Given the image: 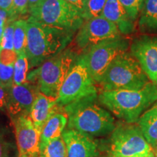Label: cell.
<instances>
[{
	"mask_svg": "<svg viewBox=\"0 0 157 157\" xmlns=\"http://www.w3.org/2000/svg\"><path fill=\"white\" fill-rule=\"evenodd\" d=\"M129 45L128 39L119 35L102 41L78 57L97 84L111 62L119 55L127 52Z\"/></svg>",
	"mask_w": 157,
	"mask_h": 157,
	"instance_id": "obj_7",
	"label": "cell"
},
{
	"mask_svg": "<svg viewBox=\"0 0 157 157\" xmlns=\"http://www.w3.org/2000/svg\"><path fill=\"white\" fill-rule=\"evenodd\" d=\"M27 20L19 19L15 22L13 44L14 50L17 55L25 52L27 44Z\"/></svg>",
	"mask_w": 157,
	"mask_h": 157,
	"instance_id": "obj_20",
	"label": "cell"
},
{
	"mask_svg": "<svg viewBox=\"0 0 157 157\" xmlns=\"http://www.w3.org/2000/svg\"><path fill=\"white\" fill-rule=\"evenodd\" d=\"M105 157H156L155 156V153L154 151L149 153L148 154H146V155H140V156H110V155H108L107 156Z\"/></svg>",
	"mask_w": 157,
	"mask_h": 157,
	"instance_id": "obj_33",
	"label": "cell"
},
{
	"mask_svg": "<svg viewBox=\"0 0 157 157\" xmlns=\"http://www.w3.org/2000/svg\"><path fill=\"white\" fill-rule=\"evenodd\" d=\"M156 86H157V79H156Z\"/></svg>",
	"mask_w": 157,
	"mask_h": 157,
	"instance_id": "obj_37",
	"label": "cell"
},
{
	"mask_svg": "<svg viewBox=\"0 0 157 157\" xmlns=\"http://www.w3.org/2000/svg\"><path fill=\"white\" fill-rule=\"evenodd\" d=\"M138 25L143 33L157 32V0H145Z\"/></svg>",
	"mask_w": 157,
	"mask_h": 157,
	"instance_id": "obj_19",
	"label": "cell"
},
{
	"mask_svg": "<svg viewBox=\"0 0 157 157\" xmlns=\"http://www.w3.org/2000/svg\"><path fill=\"white\" fill-rule=\"evenodd\" d=\"M105 2L106 0H87L83 13L84 21L101 16Z\"/></svg>",
	"mask_w": 157,
	"mask_h": 157,
	"instance_id": "obj_23",
	"label": "cell"
},
{
	"mask_svg": "<svg viewBox=\"0 0 157 157\" xmlns=\"http://www.w3.org/2000/svg\"><path fill=\"white\" fill-rule=\"evenodd\" d=\"M137 124L154 151L157 149V101L140 116Z\"/></svg>",
	"mask_w": 157,
	"mask_h": 157,
	"instance_id": "obj_18",
	"label": "cell"
},
{
	"mask_svg": "<svg viewBox=\"0 0 157 157\" xmlns=\"http://www.w3.org/2000/svg\"><path fill=\"white\" fill-rule=\"evenodd\" d=\"M17 58V54L14 50L0 49V63L5 66H14Z\"/></svg>",
	"mask_w": 157,
	"mask_h": 157,
	"instance_id": "obj_29",
	"label": "cell"
},
{
	"mask_svg": "<svg viewBox=\"0 0 157 157\" xmlns=\"http://www.w3.org/2000/svg\"><path fill=\"white\" fill-rule=\"evenodd\" d=\"M29 69V62L26 53L22 52L17 55V60L14 65L13 84L20 85L26 82Z\"/></svg>",
	"mask_w": 157,
	"mask_h": 157,
	"instance_id": "obj_21",
	"label": "cell"
},
{
	"mask_svg": "<svg viewBox=\"0 0 157 157\" xmlns=\"http://www.w3.org/2000/svg\"><path fill=\"white\" fill-rule=\"evenodd\" d=\"M15 22L6 23L2 38L0 43V49L14 50L13 36H14Z\"/></svg>",
	"mask_w": 157,
	"mask_h": 157,
	"instance_id": "obj_26",
	"label": "cell"
},
{
	"mask_svg": "<svg viewBox=\"0 0 157 157\" xmlns=\"http://www.w3.org/2000/svg\"><path fill=\"white\" fill-rule=\"evenodd\" d=\"M94 95H98L97 84L82 59L77 57L60 88L57 104L63 108L78 100Z\"/></svg>",
	"mask_w": 157,
	"mask_h": 157,
	"instance_id": "obj_9",
	"label": "cell"
},
{
	"mask_svg": "<svg viewBox=\"0 0 157 157\" xmlns=\"http://www.w3.org/2000/svg\"><path fill=\"white\" fill-rule=\"evenodd\" d=\"M40 157H68L66 143L62 136L51 140L41 150Z\"/></svg>",
	"mask_w": 157,
	"mask_h": 157,
	"instance_id": "obj_22",
	"label": "cell"
},
{
	"mask_svg": "<svg viewBox=\"0 0 157 157\" xmlns=\"http://www.w3.org/2000/svg\"><path fill=\"white\" fill-rule=\"evenodd\" d=\"M13 0H0V9L10 12L13 6Z\"/></svg>",
	"mask_w": 157,
	"mask_h": 157,
	"instance_id": "obj_32",
	"label": "cell"
},
{
	"mask_svg": "<svg viewBox=\"0 0 157 157\" xmlns=\"http://www.w3.org/2000/svg\"><path fill=\"white\" fill-rule=\"evenodd\" d=\"M134 56L150 81L157 79V36H143L135 39L130 45Z\"/></svg>",
	"mask_w": 157,
	"mask_h": 157,
	"instance_id": "obj_12",
	"label": "cell"
},
{
	"mask_svg": "<svg viewBox=\"0 0 157 157\" xmlns=\"http://www.w3.org/2000/svg\"><path fill=\"white\" fill-rule=\"evenodd\" d=\"M9 14L10 21L8 23L15 22L21 19L20 17L29 14V0H13V6Z\"/></svg>",
	"mask_w": 157,
	"mask_h": 157,
	"instance_id": "obj_24",
	"label": "cell"
},
{
	"mask_svg": "<svg viewBox=\"0 0 157 157\" xmlns=\"http://www.w3.org/2000/svg\"><path fill=\"white\" fill-rule=\"evenodd\" d=\"M98 99L124 122L136 123L140 116L157 101V86L149 82L140 89L101 91Z\"/></svg>",
	"mask_w": 157,
	"mask_h": 157,
	"instance_id": "obj_1",
	"label": "cell"
},
{
	"mask_svg": "<svg viewBox=\"0 0 157 157\" xmlns=\"http://www.w3.org/2000/svg\"><path fill=\"white\" fill-rule=\"evenodd\" d=\"M65 1L67 2L68 4H70L73 7H76L82 13V16H83V13L84 12V10H85L86 4H87V0H65Z\"/></svg>",
	"mask_w": 157,
	"mask_h": 157,
	"instance_id": "obj_31",
	"label": "cell"
},
{
	"mask_svg": "<svg viewBox=\"0 0 157 157\" xmlns=\"http://www.w3.org/2000/svg\"><path fill=\"white\" fill-rule=\"evenodd\" d=\"M58 108L57 99L39 92L29 113V117L39 132H42L44 124Z\"/></svg>",
	"mask_w": 157,
	"mask_h": 157,
	"instance_id": "obj_16",
	"label": "cell"
},
{
	"mask_svg": "<svg viewBox=\"0 0 157 157\" xmlns=\"http://www.w3.org/2000/svg\"><path fill=\"white\" fill-rule=\"evenodd\" d=\"M119 35L120 31L114 23L100 16L85 21L68 48L78 57L102 41Z\"/></svg>",
	"mask_w": 157,
	"mask_h": 157,
	"instance_id": "obj_10",
	"label": "cell"
},
{
	"mask_svg": "<svg viewBox=\"0 0 157 157\" xmlns=\"http://www.w3.org/2000/svg\"><path fill=\"white\" fill-rule=\"evenodd\" d=\"M36 84L27 80L24 84H13L10 88L6 109L12 117L21 115H29L31 106L39 93Z\"/></svg>",
	"mask_w": 157,
	"mask_h": 157,
	"instance_id": "obj_13",
	"label": "cell"
},
{
	"mask_svg": "<svg viewBox=\"0 0 157 157\" xmlns=\"http://www.w3.org/2000/svg\"><path fill=\"white\" fill-rule=\"evenodd\" d=\"M98 97V95L88 96L63 107L68 115V129L93 137L113 132L116 127L114 118L96 103Z\"/></svg>",
	"mask_w": 157,
	"mask_h": 157,
	"instance_id": "obj_3",
	"label": "cell"
},
{
	"mask_svg": "<svg viewBox=\"0 0 157 157\" xmlns=\"http://www.w3.org/2000/svg\"><path fill=\"white\" fill-rule=\"evenodd\" d=\"M27 21L25 53L30 69L38 67L47 60L63 51L73 40L74 31L33 21Z\"/></svg>",
	"mask_w": 157,
	"mask_h": 157,
	"instance_id": "obj_2",
	"label": "cell"
},
{
	"mask_svg": "<svg viewBox=\"0 0 157 157\" xmlns=\"http://www.w3.org/2000/svg\"><path fill=\"white\" fill-rule=\"evenodd\" d=\"M109 155L133 156L148 154L154 149L135 123H119L111 133Z\"/></svg>",
	"mask_w": 157,
	"mask_h": 157,
	"instance_id": "obj_8",
	"label": "cell"
},
{
	"mask_svg": "<svg viewBox=\"0 0 157 157\" xmlns=\"http://www.w3.org/2000/svg\"><path fill=\"white\" fill-rule=\"evenodd\" d=\"M101 16L114 23L123 35H129L135 30V21L129 16L119 0H106Z\"/></svg>",
	"mask_w": 157,
	"mask_h": 157,
	"instance_id": "obj_15",
	"label": "cell"
},
{
	"mask_svg": "<svg viewBox=\"0 0 157 157\" xmlns=\"http://www.w3.org/2000/svg\"><path fill=\"white\" fill-rule=\"evenodd\" d=\"M77 56L67 47L28 74L27 80L38 86L39 91L57 99L60 88Z\"/></svg>",
	"mask_w": 157,
	"mask_h": 157,
	"instance_id": "obj_5",
	"label": "cell"
},
{
	"mask_svg": "<svg viewBox=\"0 0 157 157\" xmlns=\"http://www.w3.org/2000/svg\"><path fill=\"white\" fill-rule=\"evenodd\" d=\"M13 121L18 157H40L41 132L29 115L18 116Z\"/></svg>",
	"mask_w": 157,
	"mask_h": 157,
	"instance_id": "obj_11",
	"label": "cell"
},
{
	"mask_svg": "<svg viewBox=\"0 0 157 157\" xmlns=\"http://www.w3.org/2000/svg\"><path fill=\"white\" fill-rule=\"evenodd\" d=\"M10 88V87H6L2 85H0V109L6 108Z\"/></svg>",
	"mask_w": 157,
	"mask_h": 157,
	"instance_id": "obj_30",
	"label": "cell"
},
{
	"mask_svg": "<svg viewBox=\"0 0 157 157\" xmlns=\"http://www.w3.org/2000/svg\"><path fill=\"white\" fill-rule=\"evenodd\" d=\"M155 151V156H156V157H157V149H156Z\"/></svg>",
	"mask_w": 157,
	"mask_h": 157,
	"instance_id": "obj_36",
	"label": "cell"
},
{
	"mask_svg": "<svg viewBox=\"0 0 157 157\" xmlns=\"http://www.w3.org/2000/svg\"><path fill=\"white\" fill-rule=\"evenodd\" d=\"M41 0H29V12L31 8L36 6Z\"/></svg>",
	"mask_w": 157,
	"mask_h": 157,
	"instance_id": "obj_34",
	"label": "cell"
},
{
	"mask_svg": "<svg viewBox=\"0 0 157 157\" xmlns=\"http://www.w3.org/2000/svg\"><path fill=\"white\" fill-rule=\"evenodd\" d=\"M27 20L74 32L84 23L82 13L65 0H41L29 10Z\"/></svg>",
	"mask_w": 157,
	"mask_h": 157,
	"instance_id": "obj_6",
	"label": "cell"
},
{
	"mask_svg": "<svg viewBox=\"0 0 157 157\" xmlns=\"http://www.w3.org/2000/svg\"><path fill=\"white\" fill-rule=\"evenodd\" d=\"M67 124V113L64 111L63 108L58 106L42 127L40 136V150L51 140L62 136Z\"/></svg>",
	"mask_w": 157,
	"mask_h": 157,
	"instance_id": "obj_17",
	"label": "cell"
},
{
	"mask_svg": "<svg viewBox=\"0 0 157 157\" xmlns=\"http://www.w3.org/2000/svg\"><path fill=\"white\" fill-rule=\"evenodd\" d=\"M68 157H98V145L94 137L72 129H65L62 134Z\"/></svg>",
	"mask_w": 157,
	"mask_h": 157,
	"instance_id": "obj_14",
	"label": "cell"
},
{
	"mask_svg": "<svg viewBox=\"0 0 157 157\" xmlns=\"http://www.w3.org/2000/svg\"><path fill=\"white\" fill-rule=\"evenodd\" d=\"M14 66H5L0 63V85L11 87L13 84Z\"/></svg>",
	"mask_w": 157,
	"mask_h": 157,
	"instance_id": "obj_27",
	"label": "cell"
},
{
	"mask_svg": "<svg viewBox=\"0 0 157 157\" xmlns=\"http://www.w3.org/2000/svg\"><path fill=\"white\" fill-rule=\"evenodd\" d=\"M15 153L13 143L7 139L5 132H0V157H14Z\"/></svg>",
	"mask_w": 157,
	"mask_h": 157,
	"instance_id": "obj_28",
	"label": "cell"
},
{
	"mask_svg": "<svg viewBox=\"0 0 157 157\" xmlns=\"http://www.w3.org/2000/svg\"><path fill=\"white\" fill-rule=\"evenodd\" d=\"M149 82L139 62L127 51L111 62L97 84L101 92L140 89Z\"/></svg>",
	"mask_w": 157,
	"mask_h": 157,
	"instance_id": "obj_4",
	"label": "cell"
},
{
	"mask_svg": "<svg viewBox=\"0 0 157 157\" xmlns=\"http://www.w3.org/2000/svg\"><path fill=\"white\" fill-rule=\"evenodd\" d=\"M5 26H1L0 27V43H1V41H2V36H3V33H4V31H5Z\"/></svg>",
	"mask_w": 157,
	"mask_h": 157,
	"instance_id": "obj_35",
	"label": "cell"
},
{
	"mask_svg": "<svg viewBox=\"0 0 157 157\" xmlns=\"http://www.w3.org/2000/svg\"><path fill=\"white\" fill-rule=\"evenodd\" d=\"M119 2L126 10L129 16L135 21L140 14L145 0H119Z\"/></svg>",
	"mask_w": 157,
	"mask_h": 157,
	"instance_id": "obj_25",
	"label": "cell"
}]
</instances>
